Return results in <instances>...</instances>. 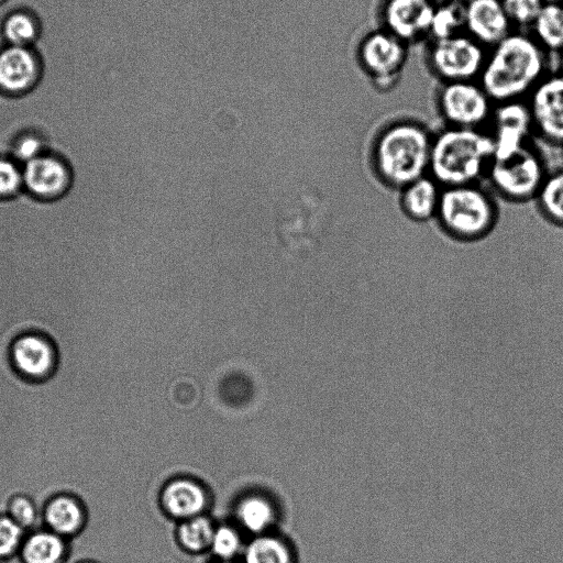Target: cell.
Wrapping results in <instances>:
<instances>
[{"mask_svg": "<svg viewBox=\"0 0 563 563\" xmlns=\"http://www.w3.org/2000/svg\"><path fill=\"white\" fill-rule=\"evenodd\" d=\"M433 133L415 119H397L375 135L369 163L375 177L386 187L400 190L429 175Z\"/></svg>", "mask_w": 563, "mask_h": 563, "instance_id": "2", "label": "cell"}, {"mask_svg": "<svg viewBox=\"0 0 563 563\" xmlns=\"http://www.w3.org/2000/svg\"><path fill=\"white\" fill-rule=\"evenodd\" d=\"M49 151L45 137L36 131H23L9 143L8 154L22 166Z\"/></svg>", "mask_w": 563, "mask_h": 563, "instance_id": "28", "label": "cell"}, {"mask_svg": "<svg viewBox=\"0 0 563 563\" xmlns=\"http://www.w3.org/2000/svg\"><path fill=\"white\" fill-rule=\"evenodd\" d=\"M548 174L540 151L530 142L508 156L493 158L485 179L493 194L521 203L536 199Z\"/></svg>", "mask_w": 563, "mask_h": 563, "instance_id": "5", "label": "cell"}, {"mask_svg": "<svg viewBox=\"0 0 563 563\" xmlns=\"http://www.w3.org/2000/svg\"><path fill=\"white\" fill-rule=\"evenodd\" d=\"M88 518L86 504L71 493L53 495L42 509L43 527L67 540H73L82 533Z\"/></svg>", "mask_w": 563, "mask_h": 563, "instance_id": "16", "label": "cell"}, {"mask_svg": "<svg viewBox=\"0 0 563 563\" xmlns=\"http://www.w3.org/2000/svg\"><path fill=\"white\" fill-rule=\"evenodd\" d=\"M242 563H297V559L284 540L258 536L244 550Z\"/></svg>", "mask_w": 563, "mask_h": 563, "instance_id": "22", "label": "cell"}, {"mask_svg": "<svg viewBox=\"0 0 563 563\" xmlns=\"http://www.w3.org/2000/svg\"><path fill=\"white\" fill-rule=\"evenodd\" d=\"M442 186L430 175L420 177L399 190V206L404 214L415 222L435 218Z\"/></svg>", "mask_w": 563, "mask_h": 563, "instance_id": "17", "label": "cell"}, {"mask_svg": "<svg viewBox=\"0 0 563 563\" xmlns=\"http://www.w3.org/2000/svg\"><path fill=\"white\" fill-rule=\"evenodd\" d=\"M438 0H382L378 20L382 29L408 45L429 38Z\"/></svg>", "mask_w": 563, "mask_h": 563, "instance_id": "12", "label": "cell"}, {"mask_svg": "<svg viewBox=\"0 0 563 563\" xmlns=\"http://www.w3.org/2000/svg\"><path fill=\"white\" fill-rule=\"evenodd\" d=\"M534 200L550 223L563 228V168L547 175Z\"/></svg>", "mask_w": 563, "mask_h": 563, "instance_id": "23", "label": "cell"}, {"mask_svg": "<svg viewBox=\"0 0 563 563\" xmlns=\"http://www.w3.org/2000/svg\"><path fill=\"white\" fill-rule=\"evenodd\" d=\"M4 0H0V3L3 2Z\"/></svg>", "mask_w": 563, "mask_h": 563, "instance_id": "37", "label": "cell"}, {"mask_svg": "<svg viewBox=\"0 0 563 563\" xmlns=\"http://www.w3.org/2000/svg\"><path fill=\"white\" fill-rule=\"evenodd\" d=\"M7 515L26 532L43 527L42 509L26 494H16L10 498Z\"/></svg>", "mask_w": 563, "mask_h": 563, "instance_id": "27", "label": "cell"}, {"mask_svg": "<svg viewBox=\"0 0 563 563\" xmlns=\"http://www.w3.org/2000/svg\"><path fill=\"white\" fill-rule=\"evenodd\" d=\"M24 192L41 202H56L69 194L74 173L59 153L47 151L23 165Z\"/></svg>", "mask_w": 563, "mask_h": 563, "instance_id": "11", "label": "cell"}, {"mask_svg": "<svg viewBox=\"0 0 563 563\" xmlns=\"http://www.w3.org/2000/svg\"><path fill=\"white\" fill-rule=\"evenodd\" d=\"M209 563H234L233 561H222V560H214Z\"/></svg>", "mask_w": 563, "mask_h": 563, "instance_id": "35", "label": "cell"}, {"mask_svg": "<svg viewBox=\"0 0 563 563\" xmlns=\"http://www.w3.org/2000/svg\"><path fill=\"white\" fill-rule=\"evenodd\" d=\"M498 217L494 194L478 183L442 187L434 220L450 238L474 242L495 229Z\"/></svg>", "mask_w": 563, "mask_h": 563, "instance_id": "4", "label": "cell"}, {"mask_svg": "<svg viewBox=\"0 0 563 563\" xmlns=\"http://www.w3.org/2000/svg\"><path fill=\"white\" fill-rule=\"evenodd\" d=\"M561 148H562V158H563V146Z\"/></svg>", "mask_w": 563, "mask_h": 563, "instance_id": "36", "label": "cell"}, {"mask_svg": "<svg viewBox=\"0 0 563 563\" xmlns=\"http://www.w3.org/2000/svg\"><path fill=\"white\" fill-rule=\"evenodd\" d=\"M465 33V0L437 1L429 41L443 40Z\"/></svg>", "mask_w": 563, "mask_h": 563, "instance_id": "21", "label": "cell"}, {"mask_svg": "<svg viewBox=\"0 0 563 563\" xmlns=\"http://www.w3.org/2000/svg\"><path fill=\"white\" fill-rule=\"evenodd\" d=\"M75 563H99L98 561L96 560H91V559H82V560H79Z\"/></svg>", "mask_w": 563, "mask_h": 563, "instance_id": "34", "label": "cell"}, {"mask_svg": "<svg viewBox=\"0 0 563 563\" xmlns=\"http://www.w3.org/2000/svg\"><path fill=\"white\" fill-rule=\"evenodd\" d=\"M435 103L445 126L464 129H484L495 108L478 80L441 84Z\"/></svg>", "mask_w": 563, "mask_h": 563, "instance_id": "8", "label": "cell"}, {"mask_svg": "<svg viewBox=\"0 0 563 563\" xmlns=\"http://www.w3.org/2000/svg\"><path fill=\"white\" fill-rule=\"evenodd\" d=\"M241 539L231 527L216 529L210 550L217 560L232 561L240 552Z\"/></svg>", "mask_w": 563, "mask_h": 563, "instance_id": "32", "label": "cell"}, {"mask_svg": "<svg viewBox=\"0 0 563 563\" xmlns=\"http://www.w3.org/2000/svg\"><path fill=\"white\" fill-rule=\"evenodd\" d=\"M512 24L517 27L531 26L547 0H500Z\"/></svg>", "mask_w": 563, "mask_h": 563, "instance_id": "31", "label": "cell"}, {"mask_svg": "<svg viewBox=\"0 0 563 563\" xmlns=\"http://www.w3.org/2000/svg\"><path fill=\"white\" fill-rule=\"evenodd\" d=\"M530 27L533 38L548 53L563 49V0H547Z\"/></svg>", "mask_w": 563, "mask_h": 563, "instance_id": "20", "label": "cell"}, {"mask_svg": "<svg viewBox=\"0 0 563 563\" xmlns=\"http://www.w3.org/2000/svg\"><path fill=\"white\" fill-rule=\"evenodd\" d=\"M26 533L7 514L0 515V561H9L19 555Z\"/></svg>", "mask_w": 563, "mask_h": 563, "instance_id": "30", "label": "cell"}, {"mask_svg": "<svg viewBox=\"0 0 563 563\" xmlns=\"http://www.w3.org/2000/svg\"><path fill=\"white\" fill-rule=\"evenodd\" d=\"M526 101L533 134L547 144L563 146V74L547 75Z\"/></svg>", "mask_w": 563, "mask_h": 563, "instance_id": "10", "label": "cell"}, {"mask_svg": "<svg viewBox=\"0 0 563 563\" xmlns=\"http://www.w3.org/2000/svg\"><path fill=\"white\" fill-rule=\"evenodd\" d=\"M494 157L501 158L530 143L533 135L528 106L522 100L495 104L489 121Z\"/></svg>", "mask_w": 563, "mask_h": 563, "instance_id": "13", "label": "cell"}, {"mask_svg": "<svg viewBox=\"0 0 563 563\" xmlns=\"http://www.w3.org/2000/svg\"><path fill=\"white\" fill-rule=\"evenodd\" d=\"M24 192L23 166L8 154H0V201Z\"/></svg>", "mask_w": 563, "mask_h": 563, "instance_id": "29", "label": "cell"}, {"mask_svg": "<svg viewBox=\"0 0 563 563\" xmlns=\"http://www.w3.org/2000/svg\"><path fill=\"white\" fill-rule=\"evenodd\" d=\"M214 531L212 522L200 515L180 525L177 539L185 551L199 554L210 549Z\"/></svg>", "mask_w": 563, "mask_h": 563, "instance_id": "24", "label": "cell"}, {"mask_svg": "<svg viewBox=\"0 0 563 563\" xmlns=\"http://www.w3.org/2000/svg\"><path fill=\"white\" fill-rule=\"evenodd\" d=\"M162 504L170 516L187 520L200 516L207 505V495L197 482L178 478L165 486Z\"/></svg>", "mask_w": 563, "mask_h": 563, "instance_id": "19", "label": "cell"}, {"mask_svg": "<svg viewBox=\"0 0 563 563\" xmlns=\"http://www.w3.org/2000/svg\"><path fill=\"white\" fill-rule=\"evenodd\" d=\"M559 66H560V73L563 74V49H561L559 53Z\"/></svg>", "mask_w": 563, "mask_h": 563, "instance_id": "33", "label": "cell"}, {"mask_svg": "<svg viewBox=\"0 0 563 563\" xmlns=\"http://www.w3.org/2000/svg\"><path fill=\"white\" fill-rule=\"evenodd\" d=\"M1 31L9 45L30 47L38 36L40 26L33 14L20 10L5 18Z\"/></svg>", "mask_w": 563, "mask_h": 563, "instance_id": "25", "label": "cell"}, {"mask_svg": "<svg viewBox=\"0 0 563 563\" xmlns=\"http://www.w3.org/2000/svg\"><path fill=\"white\" fill-rule=\"evenodd\" d=\"M549 54L531 34L512 31L487 53L478 82L495 104L522 100L550 74Z\"/></svg>", "mask_w": 563, "mask_h": 563, "instance_id": "1", "label": "cell"}, {"mask_svg": "<svg viewBox=\"0 0 563 563\" xmlns=\"http://www.w3.org/2000/svg\"><path fill=\"white\" fill-rule=\"evenodd\" d=\"M8 356L14 372L31 383L48 380L59 364L56 342L38 330H27L15 335L10 342Z\"/></svg>", "mask_w": 563, "mask_h": 563, "instance_id": "9", "label": "cell"}, {"mask_svg": "<svg viewBox=\"0 0 563 563\" xmlns=\"http://www.w3.org/2000/svg\"><path fill=\"white\" fill-rule=\"evenodd\" d=\"M41 76L35 52L25 46L8 45L0 51V90L18 96L32 89Z\"/></svg>", "mask_w": 563, "mask_h": 563, "instance_id": "15", "label": "cell"}, {"mask_svg": "<svg viewBox=\"0 0 563 563\" xmlns=\"http://www.w3.org/2000/svg\"><path fill=\"white\" fill-rule=\"evenodd\" d=\"M511 32L500 0H465V33L484 47H494Z\"/></svg>", "mask_w": 563, "mask_h": 563, "instance_id": "14", "label": "cell"}, {"mask_svg": "<svg viewBox=\"0 0 563 563\" xmlns=\"http://www.w3.org/2000/svg\"><path fill=\"white\" fill-rule=\"evenodd\" d=\"M274 516L272 504L262 496L245 497L238 507V517L241 523L255 533H260L269 527Z\"/></svg>", "mask_w": 563, "mask_h": 563, "instance_id": "26", "label": "cell"}, {"mask_svg": "<svg viewBox=\"0 0 563 563\" xmlns=\"http://www.w3.org/2000/svg\"><path fill=\"white\" fill-rule=\"evenodd\" d=\"M18 556L22 563H70L71 542L42 527L25 534Z\"/></svg>", "mask_w": 563, "mask_h": 563, "instance_id": "18", "label": "cell"}, {"mask_svg": "<svg viewBox=\"0 0 563 563\" xmlns=\"http://www.w3.org/2000/svg\"><path fill=\"white\" fill-rule=\"evenodd\" d=\"M409 57V45L378 27L365 34L356 49L357 63L372 87L389 92L400 81Z\"/></svg>", "mask_w": 563, "mask_h": 563, "instance_id": "6", "label": "cell"}, {"mask_svg": "<svg viewBox=\"0 0 563 563\" xmlns=\"http://www.w3.org/2000/svg\"><path fill=\"white\" fill-rule=\"evenodd\" d=\"M486 47L466 33L429 41L426 63L441 84L478 80L486 60Z\"/></svg>", "mask_w": 563, "mask_h": 563, "instance_id": "7", "label": "cell"}, {"mask_svg": "<svg viewBox=\"0 0 563 563\" xmlns=\"http://www.w3.org/2000/svg\"><path fill=\"white\" fill-rule=\"evenodd\" d=\"M493 157L488 131L444 125L433 133L429 175L442 187L478 184Z\"/></svg>", "mask_w": 563, "mask_h": 563, "instance_id": "3", "label": "cell"}]
</instances>
